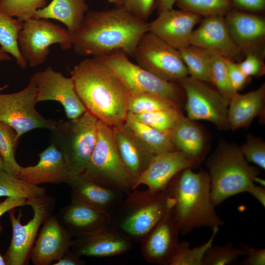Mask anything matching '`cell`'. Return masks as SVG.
Wrapping results in <instances>:
<instances>
[{
  "label": "cell",
  "mask_w": 265,
  "mask_h": 265,
  "mask_svg": "<svg viewBox=\"0 0 265 265\" xmlns=\"http://www.w3.org/2000/svg\"><path fill=\"white\" fill-rule=\"evenodd\" d=\"M46 194L44 187L25 182L5 170L0 171V197H21L26 199Z\"/></svg>",
  "instance_id": "obj_32"
},
{
  "label": "cell",
  "mask_w": 265,
  "mask_h": 265,
  "mask_svg": "<svg viewBox=\"0 0 265 265\" xmlns=\"http://www.w3.org/2000/svg\"><path fill=\"white\" fill-rule=\"evenodd\" d=\"M176 0H157L158 14L173 8Z\"/></svg>",
  "instance_id": "obj_50"
},
{
  "label": "cell",
  "mask_w": 265,
  "mask_h": 265,
  "mask_svg": "<svg viewBox=\"0 0 265 265\" xmlns=\"http://www.w3.org/2000/svg\"><path fill=\"white\" fill-rule=\"evenodd\" d=\"M169 133L177 150L202 161L205 155L204 136L194 121L182 114Z\"/></svg>",
  "instance_id": "obj_28"
},
{
  "label": "cell",
  "mask_w": 265,
  "mask_h": 265,
  "mask_svg": "<svg viewBox=\"0 0 265 265\" xmlns=\"http://www.w3.org/2000/svg\"><path fill=\"white\" fill-rule=\"evenodd\" d=\"M55 216L73 238L99 231L110 225L111 222L109 213L72 200L60 208Z\"/></svg>",
  "instance_id": "obj_22"
},
{
  "label": "cell",
  "mask_w": 265,
  "mask_h": 265,
  "mask_svg": "<svg viewBox=\"0 0 265 265\" xmlns=\"http://www.w3.org/2000/svg\"><path fill=\"white\" fill-rule=\"evenodd\" d=\"M8 85L0 88V91ZM37 88L30 78L23 90L9 94L0 93V121L11 126L17 137L36 129L51 130L56 122L44 117L35 108Z\"/></svg>",
  "instance_id": "obj_11"
},
{
  "label": "cell",
  "mask_w": 265,
  "mask_h": 265,
  "mask_svg": "<svg viewBox=\"0 0 265 265\" xmlns=\"http://www.w3.org/2000/svg\"><path fill=\"white\" fill-rule=\"evenodd\" d=\"M156 0H124L123 7L136 17L146 21L151 15Z\"/></svg>",
  "instance_id": "obj_42"
},
{
  "label": "cell",
  "mask_w": 265,
  "mask_h": 265,
  "mask_svg": "<svg viewBox=\"0 0 265 265\" xmlns=\"http://www.w3.org/2000/svg\"><path fill=\"white\" fill-rule=\"evenodd\" d=\"M262 205L265 206V189L263 186L254 185L248 191Z\"/></svg>",
  "instance_id": "obj_49"
},
{
  "label": "cell",
  "mask_w": 265,
  "mask_h": 265,
  "mask_svg": "<svg viewBox=\"0 0 265 265\" xmlns=\"http://www.w3.org/2000/svg\"><path fill=\"white\" fill-rule=\"evenodd\" d=\"M265 84L244 94L237 92L229 103L228 120L233 131L247 127L263 113L265 106Z\"/></svg>",
  "instance_id": "obj_26"
},
{
  "label": "cell",
  "mask_w": 265,
  "mask_h": 265,
  "mask_svg": "<svg viewBox=\"0 0 265 265\" xmlns=\"http://www.w3.org/2000/svg\"><path fill=\"white\" fill-rule=\"evenodd\" d=\"M243 73L247 77H260L265 74L263 57L253 53L247 54L238 62Z\"/></svg>",
  "instance_id": "obj_43"
},
{
  "label": "cell",
  "mask_w": 265,
  "mask_h": 265,
  "mask_svg": "<svg viewBox=\"0 0 265 265\" xmlns=\"http://www.w3.org/2000/svg\"><path fill=\"white\" fill-rule=\"evenodd\" d=\"M101 185L128 193L133 189L135 178L122 161L116 148L112 128L99 121L94 150L81 173Z\"/></svg>",
  "instance_id": "obj_7"
},
{
  "label": "cell",
  "mask_w": 265,
  "mask_h": 265,
  "mask_svg": "<svg viewBox=\"0 0 265 265\" xmlns=\"http://www.w3.org/2000/svg\"><path fill=\"white\" fill-rule=\"evenodd\" d=\"M31 78L37 88L36 103L54 101L63 106L68 119L78 118L86 110L78 96L71 77L48 66L36 72Z\"/></svg>",
  "instance_id": "obj_14"
},
{
  "label": "cell",
  "mask_w": 265,
  "mask_h": 265,
  "mask_svg": "<svg viewBox=\"0 0 265 265\" xmlns=\"http://www.w3.org/2000/svg\"><path fill=\"white\" fill-rule=\"evenodd\" d=\"M179 51L188 76L205 82H210L209 69L212 53L191 44Z\"/></svg>",
  "instance_id": "obj_31"
},
{
  "label": "cell",
  "mask_w": 265,
  "mask_h": 265,
  "mask_svg": "<svg viewBox=\"0 0 265 265\" xmlns=\"http://www.w3.org/2000/svg\"><path fill=\"white\" fill-rule=\"evenodd\" d=\"M71 200L111 213L124 198V193L99 184L82 174L69 177Z\"/></svg>",
  "instance_id": "obj_23"
},
{
  "label": "cell",
  "mask_w": 265,
  "mask_h": 265,
  "mask_svg": "<svg viewBox=\"0 0 265 265\" xmlns=\"http://www.w3.org/2000/svg\"><path fill=\"white\" fill-rule=\"evenodd\" d=\"M11 60L10 55L4 52L0 46V61H10Z\"/></svg>",
  "instance_id": "obj_51"
},
{
  "label": "cell",
  "mask_w": 265,
  "mask_h": 265,
  "mask_svg": "<svg viewBox=\"0 0 265 265\" xmlns=\"http://www.w3.org/2000/svg\"><path fill=\"white\" fill-rule=\"evenodd\" d=\"M26 200L21 197H7L4 201L0 202V218L13 209L27 205Z\"/></svg>",
  "instance_id": "obj_47"
},
{
  "label": "cell",
  "mask_w": 265,
  "mask_h": 265,
  "mask_svg": "<svg viewBox=\"0 0 265 265\" xmlns=\"http://www.w3.org/2000/svg\"><path fill=\"white\" fill-rule=\"evenodd\" d=\"M241 256H245L244 251L235 247L231 242L224 245H212L207 250L202 265H235Z\"/></svg>",
  "instance_id": "obj_40"
},
{
  "label": "cell",
  "mask_w": 265,
  "mask_h": 265,
  "mask_svg": "<svg viewBox=\"0 0 265 265\" xmlns=\"http://www.w3.org/2000/svg\"><path fill=\"white\" fill-rule=\"evenodd\" d=\"M132 245L130 239L110 225L73 238L71 250L80 257L105 258L122 255Z\"/></svg>",
  "instance_id": "obj_20"
},
{
  "label": "cell",
  "mask_w": 265,
  "mask_h": 265,
  "mask_svg": "<svg viewBox=\"0 0 265 265\" xmlns=\"http://www.w3.org/2000/svg\"><path fill=\"white\" fill-rule=\"evenodd\" d=\"M95 58L116 76L130 95L149 93L179 104L182 88L180 85L164 80L132 62L124 52L115 51Z\"/></svg>",
  "instance_id": "obj_8"
},
{
  "label": "cell",
  "mask_w": 265,
  "mask_h": 265,
  "mask_svg": "<svg viewBox=\"0 0 265 265\" xmlns=\"http://www.w3.org/2000/svg\"><path fill=\"white\" fill-rule=\"evenodd\" d=\"M98 120L87 110L80 116L56 122L52 129L51 143L62 154L69 177L81 174L97 140Z\"/></svg>",
  "instance_id": "obj_6"
},
{
  "label": "cell",
  "mask_w": 265,
  "mask_h": 265,
  "mask_svg": "<svg viewBox=\"0 0 265 265\" xmlns=\"http://www.w3.org/2000/svg\"><path fill=\"white\" fill-rule=\"evenodd\" d=\"M108 1L115 6H122L124 0H108Z\"/></svg>",
  "instance_id": "obj_52"
},
{
  "label": "cell",
  "mask_w": 265,
  "mask_h": 265,
  "mask_svg": "<svg viewBox=\"0 0 265 265\" xmlns=\"http://www.w3.org/2000/svg\"><path fill=\"white\" fill-rule=\"evenodd\" d=\"M149 31V23L122 6L88 11L71 34L72 48L83 56L97 57L120 51L133 57L137 44Z\"/></svg>",
  "instance_id": "obj_1"
},
{
  "label": "cell",
  "mask_w": 265,
  "mask_h": 265,
  "mask_svg": "<svg viewBox=\"0 0 265 265\" xmlns=\"http://www.w3.org/2000/svg\"><path fill=\"white\" fill-rule=\"evenodd\" d=\"M111 128L115 144L122 161L136 178L147 167L154 155L125 123Z\"/></svg>",
  "instance_id": "obj_25"
},
{
  "label": "cell",
  "mask_w": 265,
  "mask_h": 265,
  "mask_svg": "<svg viewBox=\"0 0 265 265\" xmlns=\"http://www.w3.org/2000/svg\"><path fill=\"white\" fill-rule=\"evenodd\" d=\"M186 95L185 108L193 121H210L219 129L230 128L228 120L229 102L205 82L187 76L178 83Z\"/></svg>",
  "instance_id": "obj_13"
},
{
  "label": "cell",
  "mask_w": 265,
  "mask_h": 265,
  "mask_svg": "<svg viewBox=\"0 0 265 265\" xmlns=\"http://www.w3.org/2000/svg\"><path fill=\"white\" fill-rule=\"evenodd\" d=\"M201 17L187 11L172 8L160 13L149 23V31L179 50L190 45L194 27Z\"/></svg>",
  "instance_id": "obj_19"
},
{
  "label": "cell",
  "mask_w": 265,
  "mask_h": 265,
  "mask_svg": "<svg viewBox=\"0 0 265 265\" xmlns=\"http://www.w3.org/2000/svg\"><path fill=\"white\" fill-rule=\"evenodd\" d=\"M39 160L33 166H21L17 176L28 184L67 183L69 175L64 159L53 143L38 154Z\"/></svg>",
  "instance_id": "obj_24"
},
{
  "label": "cell",
  "mask_w": 265,
  "mask_h": 265,
  "mask_svg": "<svg viewBox=\"0 0 265 265\" xmlns=\"http://www.w3.org/2000/svg\"><path fill=\"white\" fill-rule=\"evenodd\" d=\"M47 5V0H0V11L25 21Z\"/></svg>",
  "instance_id": "obj_39"
},
{
  "label": "cell",
  "mask_w": 265,
  "mask_h": 265,
  "mask_svg": "<svg viewBox=\"0 0 265 265\" xmlns=\"http://www.w3.org/2000/svg\"><path fill=\"white\" fill-rule=\"evenodd\" d=\"M201 162L179 150L155 155L147 167L135 178L133 189L145 185L151 191L163 190L177 174L186 168L196 167Z\"/></svg>",
  "instance_id": "obj_15"
},
{
  "label": "cell",
  "mask_w": 265,
  "mask_h": 265,
  "mask_svg": "<svg viewBox=\"0 0 265 265\" xmlns=\"http://www.w3.org/2000/svg\"><path fill=\"white\" fill-rule=\"evenodd\" d=\"M124 123L154 155L177 150L169 133L159 131L141 122L130 112Z\"/></svg>",
  "instance_id": "obj_29"
},
{
  "label": "cell",
  "mask_w": 265,
  "mask_h": 265,
  "mask_svg": "<svg viewBox=\"0 0 265 265\" xmlns=\"http://www.w3.org/2000/svg\"><path fill=\"white\" fill-rule=\"evenodd\" d=\"M219 227L212 228V234L209 240L200 246L190 248L189 243L183 241L179 242L169 265H202L205 253L212 245Z\"/></svg>",
  "instance_id": "obj_34"
},
{
  "label": "cell",
  "mask_w": 265,
  "mask_h": 265,
  "mask_svg": "<svg viewBox=\"0 0 265 265\" xmlns=\"http://www.w3.org/2000/svg\"><path fill=\"white\" fill-rule=\"evenodd\" d=\"M32 247L30 259L34 265H50L71 250L73 238L53 214L43 223Z\"/></svg>",
  "instance_id": "obj_21"
},
{
  "label": "cell",
  "mask_w": 265,
  "mask_h": 265,
  "mask_svg": "<svg viewBox=\"0 0 265 265\" xmlns=\"http://www.w3.org/2000/svg\"><path fill=\"white\" fill-rule=\"evenodd\" d=\"M226 63L230 83L233 89L238 92L247 83L249 77L243 73L238 62L226 59Z\"/></svg>",
  "instance_id": "obj_44"
},
{
  "label": "cell",
  "mask_w": 265,
  "mask_h": 265,
  "mask_svg": "<svg viewBox=\"0 0 265 265\" xmlns=\"http://www.w3.org/2000/svg\"><path fill=\"white\" fill-rule=\"evenodd\" d=\"M88 11L86 0H52L48 5L37 10L33 18L59 21L72 34L79 27Z\"/></svg>",
  "instance_id": "obj_27"
},
{
  "label": "cell",
  "mask_w": 265,
  "mask_h": 265,
  "mask_svg": "<svg viewBox=\"0 0 265 265\" xmlns=\"http://www.w3.org/2000/svg\"><path fill=\"white\" fill-rule=\"evenodd\" d=\"M23 22L0 11V46L4 52L15 58L20 68L26 69L28 63L20 50L18 42Z\"/></svg>",
  "instance_id": "obj_30"
},
{
  "label": "cell",
  "mask_w": 265,
  "mask_h": 265,
  "mask_svg": "<svg viewBox=\"0 0 265 265\" xmlns=\"http://www.w3.org/2000/svg\"><path fill=\"white\" fill-rule=\"evenodd\" d=\"M241 248L244 251L246 258L243 260L240 265H265V249H256L250 244L244 242L240 243Z\"/></svg>",
  "instance_id": "obj_45"
},
{
  "label": "cell",
  "mask_w": 265,
  "mask_h": 265,
  "mask_svg": "<svg viewBox=\"0 0 265 265\" xmlns=\"http://www.w3.org/2000/svg\"><path fill=\"white\" fill-rule=\"evenodd\" d=\"M211 196L216 206L236 194L247 192L255 185L258 170L245 159L235 145L221 146L208 160Z\"/></svg>",
  "instance_id": "obj_5"
},
{
  "label": "cell",
  "mask_w": 265,
  "mask_h": 265,
  "mask_svg": "<svg viewBox=\"0 0 265 265\" xmlns=\"http://www.w3.org/2000/svg\"><path fill=\"white\" fill-rule=\"evenodd\" d=\"M4 170V165L3 163L1 157L0 156V171Z\"/></svg>",
  "instance_id": "obj_54"
},
{
  "label": "cell",
  "mask_w": 265,
  "mask_h": 265,
  "mask_svg": "<svg viewBox=\"0 0 265 265\" xmlns=\"http://www.w3.org/2000/svg\"><path fill=\"white\" fill-rule=\"evenodd\" d=\"M171 210L139 241L142 256L148 263L169 265L179 242L180 229Z\"/></svg>",
  "instance_id": "obj_17"
},
{
  "label": "cell",
  "mask_w": 265,
  "mask_h": 265,
  "mask_svg": "<svg viewBox=\"0 0 265 265\" xmlns=\"http://www.w3.org/2000/svg\"><path fill=\"white\" fill-rule=\"evenodd\" d=\"M85 264V262L81 259V257L71 250L53 264V265H84Z\"/></svg>",
  "instance_id": "obj_48"
},
{
  "label": "cell",
  "mask_w": 265,
  "mask_h": 265,
  "mask_svg": "<svg viewBox=\"0 0 265 265\" xmlns=\"http://www.w3.org/2000/svg\"><path fill=\"white\" fill-rule=\"evenodd\" d=\"M177 6L201 17L223 16L233 8L231 0H176Z\"/></svg>",
  "instance_id": "obj_35"
},
{
  "label": "cell",
  "mask_w": 265,
  "mask_h": 265,
  "mask_svg": "<svg viewBox=\"0 0 265 265\" xmlns=\"http://www.w3.org/2000/svg\"><path fill=\"white\" fill-rule=\"evenodd\" d=\"M2 229H3L2 226L1 224H0V235L2 232ZM0 265H6L4 258L0 253Z\"/></svg>",
  "instance_id": "obj_53"
},
{
  "label": "cell",
  "mask_w": 265,
  "mask_h": 265,
  "mask_svg": "<svg viewBox=\"0 0 265 265\" xmlns=\"http://www.w3.org/2000/svg\"><path fill=\"white\" fill-rule=\"evenodd\" d=\"M172 107L179 105L170 100L149 93L130 94L128 104V112L138 114Z\"/></svg>",
  "instance_id": "obj_37"
},
{
  "label": "cell",
  "mask_w": 265,
  "mask_h": 265,
  "mask_svg": "<svg viewBox=\"0 0 265 265\" xmlns=\"http://www.w3.org/2000/svg\"><path fill=\"white\" fill-rule=\"evenodd\" d=\"M20 50L31 67L43 64L50 47L58 44L62 50L72 48V35L67 29L46 19L31 18L23 22L18 35Z\"/></svg>",
  "instance_id": "obj_10"
},
{
  "label": "cell",
  "mask_w": 265,
  "mask_h": 265,
  "mask_svg": "<svg viewBox=\"0 0 265 265\" xmlns=\"http://www.w3.org/2000/svg\"><path fill=\"white\" fill-rule=\"evenodd\" d=\"M233 7L242 11L260 14L265 10V0H231Z\"/></svg>",
  "instance_id": "obj_46"
},
{
  "label": "cell",
  "mask_w": 265,
  "mask_h": 265,
  "mask_svg": "<svg viewBox=\"0 0 265 265\" xmlns=\"http://www.w3.org/2000/svg\"><path fill=\"white\" fill-rule=\"evenodd\" d=\"M182 114L180 108L172 107L133 115L141 122L159 131L169 133Z\"/></svg>",
  "instance_id": "obj_38"
},
{
  "label": "cell",
  "mask_w": 265,
  "mask_h": 265,
  "mask_svg": "<svg viewBox=\"0 0 265 265\" xmlns=\"http://www.w3.org/2000/svg\"><path fill=\"white\" fill-rule=\"evenodd\" d=\"M133 57L142 68L168 81L178 83L188 76L179 50L149 31L139 40Z\"/></svg>",
  "instance_id": "obj_12"
},
{
  "label": "cell",
  "mask_w": 265,
  "mask_h": 265,
  "mask_svg": "<svg viewBox=\"0 0 265 265\" xmlns=\"http://www.w3.org/2000/svg\"><path fill=\"white\" fill-rule=\"evenodd\" d=\"M190 44L236 62L244 57L231 38L223 16L204 17L199 26L194 29Z\"/></svg>",
  "instance_id": "obj_18"
},
{
  "label": "cell",
  "mask_w": 265,
  "mask_h": 265,
  "mask_svg": "<svg viewBox=\"0 0 265 265\" xmlns=\"http://www.w3.org/2000/svg\"><path fill=\"white\" fill-rule=\"evenodd\" d=\"M233 41L243 54L253 53L264 57L265 19L259 14L233 8L224 16Z\"/></svg>",
  "instance_id": "obj_16"
},
{
  "label": "cell",
  "mask_w": 265,
  "mask_h": 265,
  "mask_svg": "<svg viewBox=\"0 0 265 265\" xmlns=\"http://www.w3.org/2000/svg\"><path fill=\"white\" fill-rule=\"evenodd\" d=\"M111 214L110 225L133 242H139L172 208L174 201L166 189L129 192Z\"/></svg>",
  "instance_id": "obj_4"
},
{
  "label": "cell",
  "mask_w": 265,
  "mask_h": 265,
  "mask_svg": "<svg viewBox=\"0 0 265 265\" xmlns=\"http://www.w3.org/2000/svg\"><path fill=\"white\" fill-rule=\"evenodd\" d=\"M165 189L174 201L171 212L183 235L224 224L212 201L210 179L206 171L185 169L171 179Z\"/></svg>",
  "instance_id": "obj_3"
},
{
  "label": "cell",
  "mask_w": 265,
  "mask_h": 265,
  "mask_svg": "<svg viewBox=\"0 0 265 265\" xmlns=\"http://www.w3.org/2000/svg\"><path fill=\"white\" fill-rule=\"evenodd\" d=\"M76 92L86 110L112 127L125 122L130 93L100 60H81L71 72Z\"/></svg>",
  "instance_id": "obj_2"
},
{
  "label": "cell",
  "mask_w": 265,
  "mask_h": 265,
  "mask_svg": "<svg viewBox=\"0 0 265 265\" xmlns=\"http://www.w3.org/2000/svg\"><path fill=\"white\" fill-rule=\"evenodd\" d=\"M26 204L31 207L33 214L32 218L24 225L21 223L23 214L21 210L17 217L15 215L16 209L8 212L12 235L10 245L3 255L6 265L28 264L38 230L53 214L55 200L53 197L45 194L27 199Z\"/></svg>",
  "instance_id": "obj_9"
},
{
  "label": "cell",
  "mask_w": 265,
  "mask_h": 265,
  "mask_svg": "<svg viewBox=\"0 0 265 265\" xmlns=\"http://www.w3.org/2000/svg\"><path fill=\"white\" fill-rule=\"evenodd\" d=\"M210 82L217 91L229 102L238 92L232 86L228 76L226 58L212 53L209 69Z\"/></svg>",
  "instance_id": "obj_36"
},
{
  "label": "cell",
  "mask_w": 265,
  "mask_h": 265,
  "mask_svg": "<svg viewBox=\"0 0 265 265\" xmlns=\"http://www.w3.org/2000/svg\"><path fill=\"white\" fill-rule=\"evenodd\" d=\"M240 150L248 162L265 170V144L263 140L251 137L241 146Z\"/></svg>",
  "instance_id": "obj_41"
},
{
  "label": "cell",
  "mask_w": 265,
  "mask_h": 265,
  "mask_svg": "<svg viewBox=\"0 0 265 265\" xmlns=\"http://www.w3.org/2000/svg\"><path fill=\"white\" fill-rule=\"evenodd\" d=\"M18 140L16 131L0 121V156L4 170L16 177L21 167L15 158Z\"/></svg>",
  "instance_id": "obj_33"
}]
</instances>
